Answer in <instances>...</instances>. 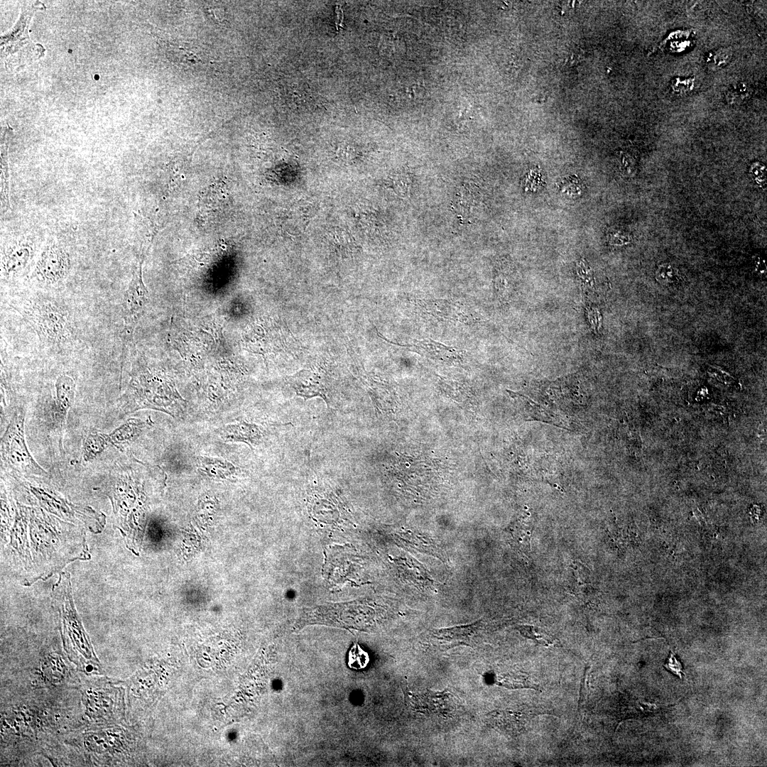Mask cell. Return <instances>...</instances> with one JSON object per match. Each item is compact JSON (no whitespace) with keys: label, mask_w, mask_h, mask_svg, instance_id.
Segmentation results:
<instances>
[{"label":"cell","mask_w":767,"mask_h":767,"mask_svg":"<svg viewBox=\"0 0 767 767\" xmlns=\"http://www.w3.org/2000/svg\"><path fill=\"white\" fill-rule=\"evenodd\" d=\"M11 294L4 305L31 336L38 352L67 357L89 346L88 319L68 294L34 287Z\"/></svg>","instance_id":"cell-1"},{"label":"cell","mask_w":767,"mask_h":767,"mask_svg":"<svg viewBox=\"0 0 767 767\" xmlns=\"http://www.w3.org/2000/svg\"><path fill=\"white\" fill-rule=\"evenodd\" d=\"M71 247L60 238L51 237L42 246L28 277L31 287L63 291L74 266Z\"/></svg>","instance_id":"cell-2"},{"label":"cell","mask_w":767,"mask_h":767,"mask_svg":"<svg viewBox=\"0 0 767 767\" xmlns=\"http://www.w3.org/2000/svg\"><path fill=\"white\" fill-rule=\"evenodd\" d=\"M371 608L361 604H346L334 606H319L307 610L297 625L322 624L344 628L364 629L368 627L374 618Z\"/></svg>","instance_id":"cell-3"},{"label":"cell","mask_w":767,"mask_h":767,"mask_svg":"<svg viewBox=\"0 0 767 767\" xmlns=\"http://www.w3.org/2000/svg\"><path fill=\"white\" fill-rule=\"evenodd\" d=\"M325 556L322 575L331 587H339L347 582L354 585L364 583L360 577L359 557L352 545H330Z\"/></svg>","instance_id":"cell-4"},{"label":"cell","mask_w":767,"mask_h":767,"mask_svg":"<svg viewBox=\"0 0 767 767\" xmlns=\"http://www.w3.org/2000/svg\"><path fill=\"white\" fill-rule=\"evenodd\" d=\"M40 250L37 245L27 239H16L1 246V285L14 283L29 277Z\"/></svg>","instance_id":"cell-5"},{"label":"cell","mask_w":767,"mask_h":767,"mask_svg":"<svg viewBox=\"0 0 767 767\" xmlns=\"http://www.w3.org/2000/svg\"><path fill=\"white\" fill-rule=\"evenodd\" d=\"M141 256L135 268L131 280L124 293L122 302V317L124 320V337L126 339L131 337L138 320L143 315L148 302V293L142 279Z\"/></svg>","instance_id":"cell-6"},{"label":"cell","mask_w":767,"mask_h":767,"mask_svg":"<svg viewBox=\"0 0 767 767\" xmlns=\"http://www.w3.org/2000/svg\"><path fill=\"white\" fill-rule=\"evenodd\" d=\"M417 305L423 313L436 320L469 323L474 319L470 308L453 300H418Z\"/></svg>","instance_id":"cell-7"},{"label":"cell","mask_w":767,"mask_h":767,"mask_svg":"<svg viewBox=\"0 0 767 767\" xmlns=\"http://www.w3.org/2000/svg\"><path fill=\"white\" fill-rule=\"evenodd\" d=\"M296 394L305 399L319 396L328 405L327 390L320 375L309 370H301L289 378Z\"/></svg>","instance_id":"cell-8"},{"label":"cell","mask_w":767,"mask_h":767,"mask_svg":"<svg viewBox=\"0 0 767 767\" xmlns=\"http://www.w3.org/2000/svg\"><path fill=\"white\" fill-rule=\"evenodd\" d=\"M390 343L402 346L412 352L434 360L455 361L460 357L459 351L455 348L435 342L431 339H425L421 341L415 339L413 343L403 345L393 342H390Z\"/></svg>","instance_id":"cell-9"},{"label":"cell","mask_w":767,"mask_h":767,"mask_svg":"<svg viewBox=\"0 0 767 767\" xmlns=\"http://www.w3.org/2000/svg\"><path fill=\"white\" fill-rule=\"evenodd\" d=\"M396 539L408 549L434 556L442 562L446 560L442 550L426 534L408 530L396 535Z\"/></svg>","instance_id":"cell-10"},{"label":"cell","mask_w":767,"mask_h":767,"mask_svg":"<svg viewBox=\"0 0 767 767\" xmlns=\"http://www.w3.org/2000/svg\"><path fill=\"white\" fill-rule=\"evenodd\" d=\"M481 628V621H476L467 625L435 629L433 631V634L436 638L447 643L472 646L474 638Z\"/></svg>","instance_id":"cell-11"},{"label":"cell","mask_w":767,"mask_h":767,"mask_svg":"<svg viewBox=\"0 0 767 767\" xmlns=\"http://www.w3.org/2000/svg\"><path fill=\"white\" fill-rule=\"evenodd\" d=\"M488 719L496 728L514 734L524 729L528 717L522 712L506 709L494 711L488 714Z\"/></svg>","instance_id":"cell-12"},{"label":"cell","mask_w":767,"mask_h":767,"mask_svg":"<svg viewBox=\"0 0 767 767\" xmlns=\"http://www.w3.org/2000/svg\"><path fill=\"white\" fill-rule=\"evenodd\" d=\"M22 423L23 419L20 417V418H17V420L15 421L13 423V425L9 428V430H8V433L10 434L13 437L11 439L9 437L7 436L8 437H9L11 443V445L7 444V446L9 447V449H7V450L8 452H9V455L11 459V461L13 463L15 462L16 464H19L20 462L23 464H25L26 462L28 464H31L36 466V464L29 456L26 450V447L24 445L22 432Z\"/></svg>","instance_id":"cell-13"},{"label":"cell","mask_w":767,"mask_h":767,"mask_svg":"<svg viewBox=\"0 0 767 767\" xmlns=\"http://www.w3.org/2000/svg\"><path fill=\"white\" fill-rule=\"evenodd\" d=\"M531 523L525 517L518 521L510 528L511 545L525 555L531 551Z\"/></svg>","instance_id":"cell-14"},{"label":"cell","mask_w":767,"mask_h":767,"mask_svg":"<svg viewBox=\"0 0 767 767\" xmlns=\"http://www.w3.org/2000/svg\"><path fill=\"white\" fill-rule=\"evenodd\" d=\"M404 577L417 587L426 588L433 587L434 580L428 571L413 557L403 559Z\"/></svg>","instance_id":"cell-15"},{"label":"cell","mask_w":767,"mask_h":767,"mask_svg":"<svg viewBox=\"0 0 767 767\" xmlns=\"http://www.w3.org/2000/svg\"><path fill=\"white\" fill-rule=\"evenodd\" d=\"M56 400L58 406L63 410H67L71 406L75 391L74 379L67 375H60L55 383Z\"/></svg>","instance_id":"cell-16"},{"label":"cell","mask_w":767,"mask_h":767,"mask_svg":"<svg viewBox=\"0 0 767 767\" xmlns=\"http://www.w3.org/2000/svg\"><path fill=\"white\" fill-rule=\"evenodd\" d=\"M166 50L169 54L168 58L177 64L191 67L203 63L197 54L184 47L168 43Z\"/></svg>","instance_id":"cell-17"},{"label":"cell","mask_w":767,"mask_h":767,"mask_svg":"<svg viewBox=\"0 0 767 767\" xmlns=\"http://www.w3.org/2000/svg\"><path fill=\"white\" fill-rule=\"evenodd\" d=\"M496 683L510 689L532 688L537 689L528 678L521 672H511L501 674L496 678Z\"/></svg>","instance_id":"cell-18"},{"label":"cell","mask_w":767,"mask_h":767,"mask_svg":"<svg viewBox=\"0 0 767 767\" xmlns=\"http://www.w3.org/2000/svg\"><path fill=\"white\" fill-rule=\"evenodd\" d=\"M733 56L730 47H722L710 51L705 59L708 67L713 70H720L728 65Z\"/></svg>","instance_id":"cell-19"},{"label":"cell","mask_w":767,"mask_h":767,"mask_svg":"<svg viewBox=\"0 0 767 767\" xmlns=\"http://www.w3.org/2000/svg\"><path fill=\"white\" fill-rule=\"evenodd\" d=\"M751 92L752 90L747 83L740 82L729 87L725 94V99L729 104H738L746 101Z\"/></svg>","instance_id":"cell-20"},{"label":"cell","mask_w":767,"mask_h":767,"mask_svg":"<svg viewBox=\"0 0 767 767\" xmlns=\"http://www.w3.org/2000/svg\"><path fill=\"white\" fill-rule=\"evenodd\" d=\"M6 151L1 152V208L4 212L9 207V173Z\"/></svg>","instance_id":"cell-21"},{"label":"cell","mask_w":767,"mask_h":767,"mask_svg":"<svg viewBox=\"0 0 767 767\" xmlns=\"http://www.w3.org/2000/svg\"><path fill=\"white\" fill-rule=\"evenodd\" d=\"M695 80L693 78L676 77L671 81L670 88L674 94L680 96L690 92L694 87Z\"/></svg>","instance_id":"cell-22"},{"label":"cell","mask_w":767,"mask_h":767,"mask_svg":"<svg viewBox=\"0 0 767 767\" xmlns=\"http://www.w3.org/2000/svg\"><path fill=\"white\" fill-rule=\"evenodd\" d=\"M516 628L523 636L533 639L542 645L549 646L553 643L550 637L542 633L538 634L536 629L535 633L534 628L531 626H517Z\"/></svg>","instance_id":"cell-23"},{"label":"cell","mask_w":767,"mask_h":767,"mask_svg":"<svg viewBox=\"0 0 767 767\" xmlns=\"http://www.w3.org/2000/svg\"><path fill=\"white\" fill-rule=\"evenodd\" d=\"M365 653L361 649L358 644H355L350 650L349 653V665L353 668H361L364 665L362 663V656Z\"/></svg>","instance_id":"cell-24"},{"label":"cell","mask_w":767,"mask_h":767,"mask_svg":"<svg viewBox=\"0 0 767 767\" xmlns=\"http://www.w3.org/2000/svg\"><path fill=\"white\" fill-rule=\"evenodd\" d=\"M663 666L673 674L678 675L680 679L682 678V674H685L682 670V666L681 663L676 658L675 653L673 651H670L669 657L668 658L665 664Z\"/></svg>","instance_id":"cell-25"}]
</instances>
